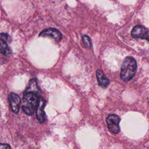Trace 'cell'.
Returning <instances> with one entry per match:
<instances>
[{
	"mask_svg": "<svg viewBox=\"0 0 149 149\" xmlns=\"http://www.w3.org/2000/svg\"><path fill=\"white\" fill-rule=\"evenodd\" d=\"M40 98L38 93L25 91L22 100V108L28 115H31L36 111Z\"/></svg>",
	"mask_w": 149,
	"mask_h": 149,
	"instance_id": "obj_1",
	"label": "cell"
},
{
	"mask_svg": "<svg viewBox=\"0 0 149 149\" xmlns=\"http://www.w3.org/2000/svg\"><path fill=\"white\" fill-rule=\"evenodd\" d=\"M137 63L133 57H126L122 64L120 71V77L124 81L131 80L136 72Z\"/></svg>",
	"mask_w": 149,
	"mask_h": 149,
	"instance_id": "obj_2",
	"label": "cell"
},
{
	"mask_svg": "<svg viewBox=\"0 0 149 149\" xmlns=\"http://www.w3.org/2000/svg\"><path fill=\"white\" fill-rule=\"evenodd\" d=\"M119 116L115 114L109 115L107 118V123L109 130L113 133H118L119 132Z\"/></svg>",
	"mask_w": 149,
	"mask_h": 149,
	"instance_id": "obj_3",
	"label": "cell"
},
{
	"mask_svg": "<svg viewBox=\"0 0 149 149\" xmlns=\"http://www.w3.org/2000/svg\"><path fill=\"white\" fill-rule=\"evenodd\" d=\"M10 41V37L7 33H0V53L5 55H10L12 54L8 42Z\"/></svg>",
	"mask_w": 149,
	"mask_h": 149,
	"instance_id": "obj_4",
	"label": "cell"
},
{
	"mask_svg": "<svg viewBox=\"0 0 149 149\" xmlns=\"http://www.w3.org/2000/svg\"><path fill=\"white\" fill-rule=\"evenodd\" d=\"M131 34L133 37L146 39L149 41V30L143 26L137 25L134 27Z\"/></svg>",
	"mask_w": 149,
	"mask_h": 149,
	"instance_id": "obj_5",
	"label": "cell"
},
{
	"mask_svg": "<svg viewBox=\"0 0 149 149\" xmlns=\"http://www.w3.org/2000/svg\"><path fill=\"white\" fill-rule=\"evenodd\" d=\"M39 36L41 37H51L55 41L59 42L62 37L61 32L55 28H48L43 30L39 34Z\"/></svg>",
	"mask_w": 149,
	"mask_h": 149,
	"instance_id": "obj_6",
	"label": "cell"
},
{
	"mask_svg": "<svg viewBox=\"0 0 149 149\" xmlns=\"http://www.w3.org/2000/svg\"><path fill=\"white\" fill-rule=\"evenodd\" d=\"M8 99L12 111L15 113H17L19 110L21 103L19 96L15 93H11L9 95Z\"/></svg>",
	"mask_w": 149,
	"mask_h": 149,
	"instance_id": "obj_7",
	"label": "cell"
},
{
	"mask_svg": "<svg viewBox=\"0 0 149 149\" xmlns=\"http://www.w3.org/2000/svg\"><path fill=\"white\" fill-rule=\"evenodd\" d=\"M45 105V100L41 98H40L38 104L36 109V117L38 120L41 123H43L45 121V113L44 112Z\"/></svg>",
	"mask_w": 149,
	"mask_h": 149,
	"instance_id": "obj_8",
	"label": "cell"
},
{
	"mask_svg": "<svg viewBox=\"0 0 149 149\" xmlns=\"http://www.w3.org/2000/svg\"><path fill=\"white\" fill-rule=\"evenodd\" d=\"M96 76L98 84L102 87H106L109 84V80L105 76L104 72L101 70L98 69L96 71Z\"/></svg>",
	"mask_w": 149,
	"mask_h": 149,
	"instance_id": "obj_9",
	"label": "cell"
},
{
	"mask_svg": "<svg viewBox=\"0 0 149 149\" xmlns=\"http://www.w3.org/2000/svg\"><path fill=\"white\" fill-rule=\"evenodd\" d=\"M26 91L34 92L36 93H38L39 92V89L37 87L36 80L35 79H33L30 81L29 84L27 87V89L26 90Z\"/></svg>",
	"mask_w": 149,
	"mask_h": 149,
	"instance_id": "obj_10",
	"label": "cell"
},
{
	"mask_svg": "<svg viewBox=\"0 0 149 149\" xmlns=\"http://www.w3.org/2000/svg\"><path fill=\"white\" fill-rule=\"evenodd\" d=\"M82 40L86 47L90 48L91 46V41L88 36L83 35L82 36Z\"/></svg>",
	"mask_w": 149,
	"mask_h": 149,
	"instance_id": "obj_11",
	"label": "cell"
},
{
	"mask_svg": "<svg viewBox=\"0 0 149 149\" xmlns=\"http://www.w3.org/2000/svg\"><path fill=\"white\" fill-rule=\"evenodd\" d=\"M0 149H11V147L8 144L0 143Z\"/></svg>",
	"mask_w": 149,
	"mask_h": 149,
	"instance_id": "obj_12",
	"label": "cell"
},
{
	"mask_svg": "<svg viewBox=\"0 0 149 149\" xmlns=\"http://www.w3.org/2000/svg\"><path fill=\"white\" fill-rule=\"evenodd\" d=\"M148 102H149V100H148Z\"/></svg>",
	"mask_w": 149,
	"mask_h": 149,
	"instance_id": "obj_13",
	"label": "cell"
}]
</instances>
